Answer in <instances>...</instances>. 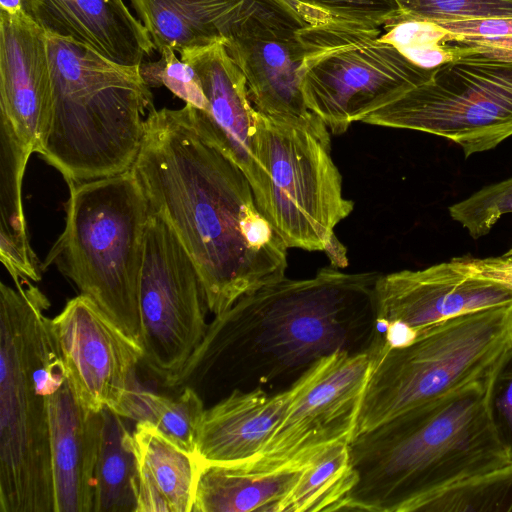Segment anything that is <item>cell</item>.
Instances as JSON below:
<instances>
[{
    "mask_svg": "<svg viewBox=\"0 0 512 512\" xmlns=\"http://www.w3.org/2000/svg\"><path fill=\"white\" fill-rule=\"evenodd\" d=\"M316 364L288 389L274 394L260 388L233 390L205 409L197 437L198 461L244 463L255 460L292 401L312 378Z\"/></svg>",
    "mask_w": 512,
    "mask_h": 512,
    "instance_id": "cell-18",
    "label": "cell"
},
{
    "mask_svg": "<svg viewBox=\"0 0 512 512\" xmlns=\"http://www.w3.org/2000/svg\"><path fill=\"white\" fill-rule=\"evenodd\" d=\"M380 275L329 266L311 278L284 277L241 297L208 325L177 386L193 378L217 381L229 393L268 392L279 384L291 387L325 357L370 350Z\"/></svg>",
    "mask_w": 512,
    "mask_h": 512,
    "instance_id": "cell-2",
    "label": "cell"
},
{
    "mask_svg": "<svg viewBox=\"0 0 512 512\" xmlns=\"http://www.w3.org/2000/svg\"><path fill=\"white\" fill-rule=\"evenodd\" d=\"M65 228L41 269L55 265L140 344L139 285L150 208L132 170L69 182Z\"/></svg>",
    "mask_w": 512,
    "mask_h": 512,
    "instance_id": "cell-6",
    "label": "cell"
},
{
    "mask_svg": "<svg viewBox=\"0 0 512 512\" xmlns=\"http://www.w3.org/2000/svg\"><path fill=\"white\" fill-rule=\"evenodd\" d=\"M132 441L138 465L136 512H192L197 457L148 422H136Z\"/></svg>",
    "mask_w": 512,
    "mask_h": 512,
    "instance_id": "cell-23",
    "label": "cell"
},
{
    "mask_svg": "<svg viewBox=\"0 0 512 512\" xmlns=\"http://www.w3.org/2000/svg\"><path fill=\"white\" fill-rule=\"evenodd\" d=\"M207 304L197 269L169 225L150 211L139 285L142 363L177 387L203 341Z\"/></svg>",
    "mask_w": 512,
    "mask_h": 512,
    "instance_id": "cell-11",
    "label": "cell"
},
{
    "mask_svg": "<svg viewBox=\"0 0 512 512\" xmlns=\"http://www.w3.org/2000/svg\"><path fill=\"white\" fill-rule=\"evenodd\" d=\"M307 10L329 17L381 27L396 20L400 11L394 0H289Z\"/></svg>",
    "mask_w": 512,
    "mask_h": 512,
    "instance_id": "cell-34",
    "label": "cell"
},
{
    "mask_svg": "<svg viewBox=\"0 0 512 512\" xmlns=\"http://www.w3.org/2000/svg\"><path fill=\"white\" fill-rule=\"evenodd\" d=\"M157 51L160 54L159 60H144L139 65L145 83L150 88L164 86L186 104L205 111L207 100L195 69L178 58L176 51L169 46H162Z\"/></svg>",
    "mask_w": 512,
    "mask_h": 512,
    "instance_id": "cell-31",
    "label": "cell"
},
{
    "mask_svg": "<svg viewBox=\"0 0 512 512\" xmlns=\"http://www.w3.org/2000/svg\"><path fill=\"white\" fill-rule=\"evenodd\" d=\"M381 29L320 18L299 30L305 48L301 66L307 108L332 134L427 81L433 69L417 66L384 41Z\"/></svg>",
    "mask_w": 512,
    "mask_h": 512,
    "instance_id": "cell-10",
    "label": "cell"
},
{
    "mask_svg": "<svg viewBox=\"0 0 512 512\" xmlns=\"http://www.w3.org/2000/svg\"><path fill=\"white\" fill-rule=\"evenodd\" d=\"M32 153L0 119V260L12 279H41V264L29 244L22 183Z\"/></svg>",
    "mask_w": 512,
    "mask_h": 512,
    "instance_id": "cell-24",
    "label": "cell"
},
{
    "mask_svg": "<svg viewBox=\"0 0 512 512\" xmlns=\"http://www.w3.org/2000/svg\"><path fill=\"white\" fill-rule=\"evenodd\" d=\"M410 512H512V461L455 482L423 498Z\"/></svg>",
    "mask_w": 512,
    "mask_h": 512,
    "instance_id": "cell-28",
    "label": "cell"
},
{
    "mask_svg": "<svg viewBox=\"0 0 512 512\" xmlns=\"http://www.w3.org/2000/svg\"><path fill=\"white\" fill-rule=\"evenodd\" d=\"M46 36L53 104L41 157L67 183L131 170L146 111L153 107L139 66L121 65L75 41Z\"/></svg>",
    "mask_w": 512,
    "mask_h": 512,
    "instance_id": "cell-5",
    "label": "cell"
},
{
    "mask_svg": "<svg viewBox=\"0 0 512 512\" xmlns=\"http://www.w3.org/2000/svg\"><path fill=\"white\" fill-rule=\"evenodd\" d=\"M24 11L46 34L80 43L121 65L139 66L155 50L123 0H24Z\"/></svg>",
    "mask_w": 512,
    "mask_h": 512,
    "instance_id": "cell-19",
    "label": "cell"
},
{
    "mask_svg": "<svg viewBox=\"0 0 512 512\" xmlns=\"http://www.w3.org/2000/svg\"><path fill=\"white\" fill-rule=\"evenodd\" d=\"M449 213L472 238L485 236L504 214L512 213V178L480 189L450 206Z\"/></svg>",
    "mask_w": 512,
    "mask_h": 512,
    "instance_id": "cell-32",
    "label": "cell"
},
{
    "mask_svg": "<svg viewBox=\"0 0 512 512\" xmlns=\"http://www.w3.org/2000/svg\"><path fill=\"white\" fill-rule=\"evenodd\" d=\"M320 18L289 0H277L252 14L225 44L259 112L276 117L311 113L302 92L305 48L299 30Z\"/></svg>",
    "mask_w": 512,
    "mask_h": 512,
    "instance_id": "cell-15",
    "label": "cell"
},
{
    "mask_svg": "<svg viewBox=\"0 0 512 512\" xmlns=\"http://www.w3.org/2000/svg\"><path fill=\"white\" fill-rule=\"evenodd\" d=\"M401 19L432 22L512 18V0H394ZM394 21V20H393Z\"/></svg>",
    "mask_w": 512,
    "mask_h": 512,
    "instance_id": "cell-30",
    "label": "cell"
},
{
    "mask_svg": "<svg viewBox=\"0 0 512 512\" xmlns=\"http://www.w3.org/2000/svg\"><path fill=\"white\" fill-rule=\"evenodd\" d=\"M276 0H130L155 50L224 45L252 14Z\"/></svg>",
    "mask_w": 512,
    "mask_h": 512,
    "instance_id": "cell-21",
    "label": "cell"
},
{
    "mask_svg": "<svg viewBox=\"0 0 512 512\" xmlns=\"http://www.w3.org/2000/svg\"><path fill=\"white\" fill-rule=\"evenodd\" d=\"M485 379L354 436L355 483L337 511L410 512L423 498L512 461L488 419Z\"/></svg>",
    "mask_w": 512,
    "mask_h": 512,
    "instance_id": "cell-3",
    "label": "cell"
},
{
    "mask_svg": "<svg viewBox=\"0 0 512 512\" xmlns=\"http://www.w3.org/2000/svg\"><path fill=\"white\" fill-rule=\"evenodd\" d=\"M179 55L197 72L207 100L205 111L188 104L197 126L243 171L253 188L257 109L244 74L223 43L187 49Z\"/></svg>",
    "mask_w": 512,
    "mask_h": 512,
    "instance_id": "cell-17",
    "label": "cell"
},
{
    "mask_svg": "<svg viewBox=\"0 0 512 512\" xmlns=\"http://www.w3.org/2000/svg\"><path fill=\"white\" fill-rule=\"evenodd\" d=\"M511 339L512 304L422 328L403 345L385 347L376 339L354 436L485 379Z\"/></svg>",
    "mask_w": 512,
    "mask_h": 512,
    "instance_id": "cell-8",
    "label": "cell"
},
{
    "mask_svg": "<svg viewBox=\"0 0 512 512\" xmlns=\"http://www.w3.org/2000/svg\"><path fill=\"white\" fill-rule=\"evenodd\" d=\"M204 411V402L192 387L184 386L176 397H167L149 391L139 383L125 402L120 416L150 423L181 449L196 456Z\"/></svg>",
    "mask_w": 512,
    "mask_h": 512,
    "instance_id": "cell-27",
    "label": "cell"
},
{
    "mask_svg": "<svg viewBox=\"0 0 512 512\" xmlns=\"http://www.w3.org/2000/svg\"><path fill=\"white\" fill-rule=\"evenodd\" d=\"M101 431L94 473L93 512H136L138 465L130 432L122 416L100 411Z\"/></svg>",
    "mask_w": 512,
    "mask_h": 512,
    "instance_id": "cell-25",
    "label": "cell"
},
{
    "mask_svg": "<svg viewBox=\"0 0 512 512\" xmlns=\"http://www.w3.org/2000/svg\"><path fill=\"white\" fill-rule=\"evenodd\" d=\"M52 104L46 33L25 13L0 12V119L31 153L44 148Z\"/></svg>",
    "mask_w": 512,
    "mask_h": 512,
    "instance_id": "cell-16",
    "label": "cell"
},
{
    "mask_svg": "<svg viewBox=\"0 0 512 512\" xmlns=\"http://www.w3.org/2000/svg\"><path fill=\"white\" fill-rule=\"evenodd\" d=\"M310 459L276 468L199 462L192 512H280Z\"/></svg>",
    "mask_w": 512,
    "mask_h": 512,
    "instance_id": "cell-22",
    "label": "cell"
},
{
    "mask_svg": "<svg viewBox=\"0 0 512 512\" xmlns=\"http://www.w3.org/2000/svg\"><path fill=\"white\" fill-rule=\"evenodd\" d=\"M131 170L150 211L192 259L215 316L285 277L287 246L246 175L200 130L188 104L148 111Z\"/></svg>",
    "mask_w": 512,
    "mask_h": 512,
    "instance_id": "cell-1",
    "label": "cell"
},
{
    "mask_svg": "<svg viewBox=\"0 0 512 512\" xmlns=\"http://www.w3.org/2000/svg\"><path fill=\"white\" fill-rule=\"evenodd\" d=\"M349 443L339 440L315 452L280 512L337 511L355 483Z\"/></svg>",
    "mask_w": 512,
    "mask_h": 512,
    "instance_id": "cell-26",
    "label": "cell"
},
{
    "mask_svg": "<svg viewBox=\"0 0 512 512\" xmlns=\"http://www.w3.org/2000/svg\"><path fill=\"white\" fill-rule=\"evenodd\" d=\"M54 512H93L101 414L76 399L67 375L48 396Z\"/></svg>",
    "mask_w": 512,
    "mask_h": 512,
    "instance_id": "cell-20",
    "label": "cell"
},
{
    "mask_svg": "<svg viewBox=\"0 0 512 512\" xmlns=\"http://www.w3.org/2000/svg\"><path fill=\"white\" fill-rule=\"evenodd\" d=\"M0 285V512H54L48 396L66 374L46 295Z\"/></svg>",
    "mask_w": 512,
    "mask_h": 512,
    "instance_id": "cell-4",
    "label": "cell"
},
{
    "mask_svg": "<svg viewBox=\"0 0 512 512\" xmlns=\"http://www.w3.org/2000/svg\"><path fill=\"white\" fill-rule=\"evenodd\" d=\"M371 364V349L338 352L318 361L261 453L244 463L276 468L307 460L333 442L351 441Z\"/></svg>",
    "mask_w": 512,
    "mask_h": 512,
    "instance_id": "cell-13",
    "label": "cell"
},
{
    "mask_svg": "<svg viewBox=\"0 0 512 512\" xmlns=\"http://www.w3.org/2000/svg\"><path fill=\"white\" fill-rule=\"evenodd\" d=\"M457 45V56L435 67L427 81L361 122L441 136L466 157L512 136V50Z\"/></svg>",
    "mask_w": 512,
    "mask_h": 512,
    "instance_id": "cell-9",
    "label": "cell"
},
{
    "mask_svg": "<svg viewBox=\"0 0 512 512\" xmlns=\"http://www.w3.org/2000/svg\"><path fill=\"white\" fill-rule=\"evenodd\" d=\"M383 27L382 39L425 69H433L452 60L460 51L459 45L446 43L447 32L432 21L401 19Z\"/></svg>",
    "mask_w": 512,
    "mask_h": 512,
    "instance_id": "cell-29",
    "label": "cell"
},
{
    "mask_svg": "<svg viewBox=\"0 0 512 512\" xmlns=\"http://www.w3.org/2000/svg\"><path fill=\"white\" fill-rule=\"evenodd\" d=\"M0 12L9 15L24 14V0H0Z\"/></svg>",
    "mask_w": 512,
    "mask_h": 512,
    "instance_id": "cell-35",
    "label": "cell"
},
{
    "mask_svg": "<svg viewBox=\"0 0 512 512\" xmlns=\"http://www.w3.org/2000/svg\"><path fill=\"white\" fill-rule=\"evenodd\" d=\"M484 402L493 432L512 460V339L485 379Z\"/></svg>",
    "mask_w": 512,
    "mask_h": 512,
    "instance_id": "cell-33",
    "label": "cell"
},
{
    "mask_svg": "<svg viewBox=\"0 0 512 512\" xmlns=\"http://www.w3.org/2000/svg\"><path fill=\"white\" fill-rule=\"evenodd\" d=\"M66 375L78 402L88 410H121L139 384L141 345L90 298L79 294L51 319Z\"/></svg>",
    "mask_w": 512,
    "mask_h": 512,
    "instance_id": "cell-14",
    "label": "cell"
},
{
    "mask_svg": "<svg viewBox=\"0 0 512 512\" xmlns=\"http://www.w3.org/2000/svg\"><path fill=\"white\" fill-rule=\"evenodd\" d=\"M256 203L287 248L323 251L348 264L334 229L353 210L331 156L330 131L313 112L276 117L257 110L254 134Z\"/></svg>",
    "mask_w": 512,
    "mask_h": 512,
    "instance_id": "cell-7",
    "label": "cell"
},
{
    "mask_svg": "<svg viewBox=\"0 0 512 512\" xmlns=\"http://www.w3.org/2000/svg\"><path fill=\"white\" fill-rule=\"evenodd\" d=\"M376 317L413 331L450 318L512 304V249L500 256H463L421 270L381 274Z\"/></svg>",
    "mask_w": 512,
    "mask_h": 512,
    "instance_id": "cell-12",
    "label": "cell"
}]
</instances>
